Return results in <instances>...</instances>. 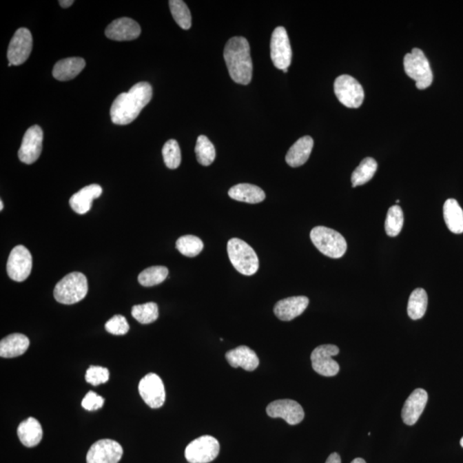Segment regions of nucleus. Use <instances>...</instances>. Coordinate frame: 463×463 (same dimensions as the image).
I'll use <instances>...</instances> for the list:
<instances>
[{"label": "nucleus", "instance_id": "46", "mask_svg": "<svg viewBox=\"0 0 463 463\" xmlns=\"http://www.w3.org/2000/svg\"><path fill=\"white\" fill-rule=\"evenodd\" d=\"M395 203H400V200H396Z\"/></svg>", "mask_w": 463, "mask_h": 463}, {"label": "nucleus", "instance_id": "22", "mask_svg": "<svg viewBox=\"0 0 463 463\" xmlns=\"http://www.w3.org/2000/svg\"><path fill=\"white\" fill-rule=\"evenodd\" d=\"M313 139L310 136H305L294 143L291 147L286 156L287 163L292 167L302 166L307 163L312 148H313Z\"/></svg>", "mask_w": 463, "mask_h": 463}, {"label": "nucleus", "instance_id": "31", "mask_svg": "<svg viewBox=\"0 0 463 463\" xmlns=\"http://www.w3.org/2000/svg\"><path fill=\"white\" fill-rule=\"evenodd\" d=\"M403 223H404V216H403L401 207L398 205L391 207L388 210L384 225L388 236H398L401 233Z\"/></svg>", "mask_w": 463, "mask_h": 463}, {"label": "nucleus", "instance_id": "15", "mask_svg": "<svg viewBox=\"0 0 463 463\" xmlns=\"http://www.w3.org/2000/svg\"><path fill=\"white\" fill-rule=\"evenodd\" d=\"M123 455L121 444L112 440H101L90 447L87 463H118Z\"/></svg>", "mask_w": 463, "mask_h": 463}, {"label": "nucleus", "instance_id": "19", "mask_svg": "<svg viewBox=\"0 0 463 463\" xmlns=\"http://www.w3.org/2000/svg\"><path fill=\"white\" fill-rule=\"evenodd\" d=\"M309 305L306 296H294L278 301L274 307V312L282 321H291L303 313Z\"/></svg>", "mask_w": 463, "mask_h": 463}, {"label": "nucleus", "instance_id": "29", "mask_svg": "<svg viewBox=\"0 0 463 463\" xmlns=\"http://www.w3.org/2000/svg\"><path fill=\"white\" fill-rule=\"evenodd\" d=\"M428 304V297L426 291L423 289H417L413 291L409 297L408 304V314L413 320L422 318L426 313Z\"/></svg>", "mask_w": 463, "mask_h": 463}, {"label": "nucleus", "instance_id": "4", "mask_svg": "<svg viewBox=\"0 0 463 463\" xmlns=\"http://www.w3.org/2000/svg\"><path fill=\"white\" fill-rule=\"evenodd\" d=\"M310 237L316 248L329 258H340L346 254L347 241L338 232L318 226L311 231Z\"/></svg>", "mask_w": 463, "mask_h": 463}, {"label": "nucleus", "instance_id": "9", "mask_svg": "<svg viewBox=\"0 0 463 463\" xmlns=\"http://www.w3.org/2000/svg\"><path fill=\"white\" fill-rule=\"evenodd\" d=\"M270 57L277 69L289 68L292 61V48L285 28L277 27L270 41Z\"/></svg>", "mask_w": 463, "mask_h": 463}, {"label": "nucleus", "instance_id": "24", "mask_svg": "<svg viewBox=\"0 0 463 463\" xmlns=\"http://www.w3.org/2000/svg\"><path fill=\"white\" fill-rule=\"evenodd\" d=\"M86 62L83 58H68L56 63L52 75L59 81H69L79 74L85 68Z\"/></svg>", "mask_w": 463, "mask_h": 463}, {"label": "nucleus", "instance_id": "16", "mask_svg": "<svg viewBox=\"0 0 463 463\" xmlns=\"http://www.w3.org/2000/svg\"><path fill=\"white\" fill-rule=\"evenodd\" d=\"M43 141V132L40 126L33 125L27 130L20 147L19 157L22 163L33 164L40 157Z\"/></svg>", "mask_w": 463, "mask_h": 463}, {"label": "nucleus", "instance_id": "35", "mask_svg": "<svg viewBox=\"0 0 463 463\" xmlns=\"http://www.w3.org/2000/svg\"><path fill=\"white\" fill-rule=\"evenodd\" d=\"M132 315L140 324L149 325L157 320L159 310L156 303L149 302L133 307Z\"/></svg>", "mask_w": 463, "mask_h": 463}, {"label": "nucleus", "instance_id": "30", "mask_svg": "<svg viewBox=\"0 0 463 463\" xmlns=\"http://www.w3.org/2000/svg\"><path fill=\"white\" fill-rule=\"evenodd\" d=\"M196 159L203 166H209L216 159V149L206 136H199L195 148Z\"/></svg>", "mask_w": 463, "mask_h": 463}, {"label": "nucleus", "instance_id": "3", "mask_svg": "<svg viewBox=\"0 0 463 463\" xmlns=\"http://www.w3.org/2000/svg\"><path fill=\"white\" fill-rule=\"evenodd\" d=\"M227 254L232 265L238 272L252 276L259 269V260L254 249L238 238H231L227 243Z\"/></svg>", "mask_w": 463, "mask_h": 463}, {"label": "nucleus", "instance_id": "17", "mask_svg": "<svg viewBox=\"0 0 463 463\" xmlns=\"http://www.w3.org/2000/svg\"><path fill=\"white\" fill-rule=\"evenodd\" d=\"M105 34L110 40L132 41L138 38L141 34V27L135 20L128 19V17H121V19L114 20L107 26Z\"/></svg>", "mask_w": 463, "mask_h": 463}, {"label": "nucleus", "instance_id": "28", "mask_svg": "<svg viewBox=\"0 0 463 463\" xmlns=\"http://www.w3.org/2000/svg\"><path fill=\"white\" fill-rule=\"evenodd\" d=\"M378 169L377 161L371 157H367L361 161L359 166L353 171L351 181L352 187H356L364 185L370 181L376 174Z\"/></svg>", "mask_w": 463, "mask_h": 463}, {"label": "nucleus", "instance_id": "2", "mask_svg": "<svg viewBox=\"0 0 463 463\" xmlns=\"http://www.w3.org/2000/svg\"><path fill=\"white\" fill-rule=\"evenodd\" d=\"M224 59L231 79L235 83L247 85L252 77V61L250 45L241 37L231 38L223 52Z\"/></svg>", "mask_w": 463, "mask_h": 463}, {"label": "nucleus", "instance_id": "23", "mask_svg": "<svg viewBox=\"0 0 463 463\" xmlns=\"http://www.w3.org/2000/svg\"><path fill=\"white\" fill-rule=\"evenodd\" d=\"M17 435L24 446L31 448L40 444L43 436V431L40 422L33 417H30L19 424Z\"/></svg>", "mask_w": 463, "mask_h": 463}, {"label": "nucleus", "instance_id": "6", "mask_svg": "<svg viewBox=\"0 0 463 463\" xmlns=\"http://www.w3.org/2000/svg\"><path fill=\"white\" fill-rule=\"evenodd\" d=\"M403 65L406 74L415 81L418 90H426L433 81L430 63L424 52L419 48H413L410 54L405 55Z\"/></svg>", "mask_w": 463, "mask_h": 463}, {"label": "nucleus", "instance_id": "14", "mask_svg": "<svg viewBox=\"0 0 463 463\" xmlns=\"http://www.w3.org/2000/svg\"><path fill=\"white\" fill-rule=\"evenodd\" d=\"M267 415L271 418H280L291 426L300 424L305 418L302 407L294 400L283 399L269 403L266 409Z\"/></svg>", "mask_w": 463, "mask_h": 463}, {"label": "nucleus", "instance_id": "36", "mask_svg": "<svg viewBox=\"0 0 463 463\" xmlns=\"http://www.w3.org/2000/svg\"><path fill=\"white\" fill-rule=\"evenodd\" d=\"M164 163L170 169H176L181 163V152L176 140L171 139L165 143L163 149Z\"/></svg>", "mask_w": 463, "mask_h": 463}, {"label": "nucleus", "instance_id": "44", "mask_svg": "<svg viewBox=\"0 0 463 463\" xmlns=\"http://www.w3.org/2000/svg\"><path fill=\"white\" fill-rule=\"evenodd\" d=\"M460 444H461V446L463 448V437L461 440Z\"/></svg>", "mask_w": 463, "mask_h": 463}, {"label": "nucleus", "instance_id": "21", "mask_svg": "<svg viewBox=\"0 0 463 463\" xmlns=\"http://www.w3.org/2000/svg\"><path fill=\"white\" fill-rule=\"evenodd\" d=\"M101 193H103V188L99 185H88L72 195L70 199V205L76 213L84 215L90 212L94 200L99 198Z\"/></svg>", "mask_w": 463, "mask_h": 463}, {"label": "nucleus", "instance_id": "18", "mask_svg": "<svg viewBox=\"0 0 463 463\" xmlns=\"http://www.w3.org/2000/svg\"><path fill=\"white\" fill-rule=\"evenodd\" d=\"M428 401V394L423 389H416L403 406L402 418L408 426H413L422 415Z\"/></svg>", "mask_w": 463, "mask_h": 463}, {"label": "nucleus", "instance_id": "7", "mask_svg": "<svg viewBox=\"0 0 463 463\" xmlns=\"http://www.w3.org/2000/svg\"><path fill=\"white\" fill-rule=\"evenodd\" d=\"M334 90L340 103L349 108H358L364 99L363 87L349 75H342L336 79Z\"/></svg>", "mask_w": 463, "mask_h": 463}, {"label": "nucleus", "instance_id": "34", "mask_svg": "<svg viewBox=\"0 0 463 463\" xmlns=\"http://www.w3.org/2000/svg\"><path fill=\"white\" fill-rule=\"evenodd\" d=\"M203 242L193 235H185L176 242V248L182 255L188 258H194L203 250Z\"/></svg>", "mask_w": 463, "mask_h": 463}, {"label": "nucleus", "instance_id": "39", "mask_svg": "<svg viewBox=\"0 0 463 463\" xmlns=\"http://www.w3.org/2000/svg\"><path fill=\"white\" fill-rule=\"evenodd\" d=\"M105 400L103 396L98 395L96 393L90 391L84 396L82 401V407L88 411H96L103 408Z\"/></svg>", "mask_w": 463, "mask_h": 463}, {"label": "nucleus", "instance_id": "20", "mask_svg": "<svg viewBox=\"0 0 463 463\" xmlns=\"http://www.w3.org/2000/svg\"><path fill=\"white\" fill-rule=\"evenodd\" d=\"M226 359L231 367H242L245 371H254L259 366L257 353L250 347L240 346L226 353Z\"/></svg>", "mask_w": 463, "mask_h": 463}, {"label": "nucleus", "instance_id": "43", "mask_svg": "<svg viewBox=\"0 0 463 463\" xmlns=\"http://www.w3.org/2000/svg\"><path fill=\"white\" fill-rule=\"evenodd\" d=\"M3 201H0V210H3Z\"/></svg>", "mask_w": 463, "mask_h": 463}, {"label": "nucleus", "instance_id": "26", "mask_svg": "<svg viewBox=\"0 0 463 463\" xmlns=\"http://www.w3.org/2000/svg\"><path fill=\"white\" fill-rule=\"evenodd\" d=\"M232 199L236 201L247 203H258L264 201L266 198L265 192L257 185L251 184H238L234 185L229 191Z\"/></svg>", "mask_w": 463, "mask_h": 463}, {"label": "nucleus", "instance_id": "32", "mask_svg": "<svg viewBox=\"0 0 463 463\" xmlns=\"http://www.w3.org/2000/svg\"><path fill=\"white\" fill-rule=\"evenodd\" d=\"M169 7L172 15L178 25L185 30L192 27V15L187 3L181 0H170Z\"/></svg>", "mask_w": 463, "mask_h": 463}, {"label": "nucleus", "instance_id": "5", "mask_svg": "<svg viewBox=\"0 0 463 463\" xmlns=\"http://www.w3.org/2000/svg\"><path fill=\"white\" fill-rule=\"evenodd\" d=\"M88 294L86 276L80 272H72L57 283L54 296L59 303L73 305L84 299Z\"/></svg>", "mask_w": 463, "mask_h": 463}, {"label": "nucleus", "instance_id": "10", "mask_svg": "<svg viewBox=\"0 0 463 463\" xmlns=\"http://www.w3.org/2000/svg\"><path fill=\"white\" fill-rule=\"evenodd\" d=\"M339 347L336 345H321L312 351L311 356V366L316 373L325 377H334L338 375L340 367L333 356H338Z\"/></svg>", "mask_w": 463, "mask_h": 463}, {"label": "nucleus", "instance_id": "38", "mask_svg": "<svg viewBox=\"0 0 463 463\" xmlns=\"http://www.w3.org/2000/svg\"><path fill=\"white\" fill-rule=\"evenodd\" d=\"M106 331L112 335L123 336L127 334L129 331V325L127 320L122 315H116L110 319L105 325Z\"/></svg>", "mask_w": 463, "mask_h": 463}, {"label": "nucleus", "instance_id": "8", "mask_svg": "<svg viewBox=\"0 0 463 463\" xmlns=\"http://www.w3.org/2000/svg\"><path fill=\"white\" fill-rule=\"evenodd\" d=\"M219 452L220 444L216 438L202 436L187 445L185 457L190 463H209L218 457Z\"/></svg>", "mask_w": 463, "mask_h": 463}, {"label": "nucleus", "instance_id": "33", "mask_svg": "<svg viewBox=\"0 0 463 463\" xmlns=\"http://www.w3.org/2000/svg\"><path fill=\"white\" fill-rule=\"evenodd\" d=\"M168 276L165 266H153L143 270L138 276V282L143 287H153L163 282Z\"/></svg>", "mask_w": 463, "mask_h": 463}, {"label": "nucleus", "instance_id": "40", "mask_svg": "<svg viewBox=\"0 0 463 463\" xmlns=\"http://www.w3.org/2000/svg\"><path fill=\"white\" fill-rule=\"evenodd\" d=\"M325 463H342V459L339 454L334 452V453L329 455Z\"/></svg>", "mask_w": 463, "mask_h": 463}, {"label": "nucleus", "instance_id": "12", "mask_svg": "<svg viewBox=\"0 0 463 463\" xmlns=\"http://www.w3.org/2000/svg\"><path fill=\"white\" fill-rule=\"evenodd\" d=\"M33 39L30 31L26 28H21L16 31L10 41L7 52L10 64L20 65L29 59L32 51Z\"/></svg>", "mask_w": 463, "mask_h": 463}, {"label": "nucleus", "instance_id": "11", "mask_svg": "<svg viewBox=\"0 0 463 463\" xmlns=\"http://www.w3.org/2000/svg\"><path fill=\"white\" fill-rule=\"evenodd\" d=\"M7 274L15 282H23L32 270V256L23 245H17L10 251L6 265Z\"/></svg>", "mask_w": 463, "mask_h": 463}, {"label": "nucleus", "instance_id": "13", "mask_svg": "<svg viewBox=\"0 0 463 463\" xmlns=\"http://www.w3.org/2000/svg\"><path fill=\"white\" fill-rule=\"evenodd\" d=\"M139 394L143 401L152 409L163 407L166 400V392L163 380L154 373L147 374L138 385Z\"/></svg>", "mask_w": 463, "mask_h": 463}, {"label": "nucleus", "instance_id": "41", "mask_svg": "<svg viewBox=\"0 0 463 463\" xmlns=\"http://www.w3.org/2000/svg\"><path fill=\"white\" fill-rule=\"evenodd\" d=\"M59 3L63 8H68L74 3V1L73 0H59Z\"/></svg>", "mask_w": 463, "mask_h": 463}, {"label": "nucleus", "instance_id": "27", "mask_svg": "<svg viewBox=\"0 0 463 463\" xmlns=\"http://www.w3.org/2000/svg\"><path fill=\"white\" fill-rule=\"evenodd\" d=\"M444 218L451 233H463V210L457 200L450 198L444 203Z\"/></svg>", "mask_w": 463, "mask_h": 463}, {"label": "nucleus", "instance_id": "42", "mask_svg": "<svg viewBox=\"0 0 463 463\" xmlns=\"http://www.w3.org/2000/svg\"><path fill=\"white\" fill-rule=\"evenodd\" d=\"M351 463H367V462L362 458H356L353 459V460Z\"/></svg>", "mask_w": 463, "mask_h": 463}, {"label": "nucleus", "instance_id": "25", "mask_svg": "<svg viewBox=\"0 0 463 463\" xmlns=\"http://www.w3.org/2000/svg\"><path fill=\"white\" fill-rule=\"evenodd\" d=\"M30 347V340L23 334H12L0 342V356L15 358L22 356Z\"/></svg>", "mask_w": 463, "mask_h": 463}, {"label": "nucleus", "instance_id": "45", "mask_svg": "<svg viewBox=\"0 0 463 463\" xmlns=\"http://www.w3.org/2000/svg\"><path fill=\"white\" fill-rule=\"evenodd\" d=\"M283 72L287 73V69L283 70Z\"/></svg>", "mask_w": 463, "mask_h": 463}, {"label": "nucleus", "instance_id": "37", "mask_svg": "<svg viewBox=\"0 0 463 463\" xmlns=\"http://www.w3.org/2000/svg\"><path fill=\"white\" fill-rule=\"evenodd\" d=\"M85 380L88 383L94 386L107 383L110 380V371L103 367L91 366L87 370Z\"/></svg>", "mask_w": 463, "mask_h": 463}, {"label": "nucleus", "instance_id": "1", "mask_svg": "<svg viewBox=\"0 0 463 463\" xmlns=\"http://www.w3.org/2000/svg\"><path fill=\"white\" fill-rule=\"evenodd\" d=\"M152 87L149 83L135 84L128 92L119 94L112 104L110 115L114 124L125 125L135 121L152 101Z\"/></svg>", "mask_w": 463, "mask_h": 463}]
</instances>
